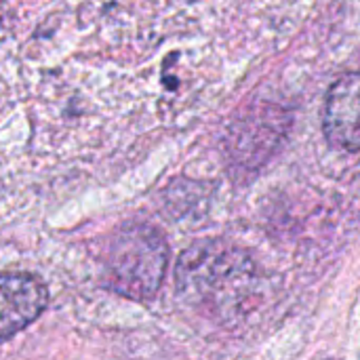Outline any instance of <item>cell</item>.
<instances>
[{"label":"cell","instance_id":"cell-1","mask_svg":"<svg viewBox=\"0 0 360 360\" xmlns=\"http://www.w3.org/2000/svg\"><path fill=\"white\" fill-rule=\"evenodd\" d=\"M169 249L162 234L150 226L122 230L108 257L110 285L127 297L150 300L162 285Z\"/></svg>","mask_w":360,"mask_h":360},{"label":"cell","instance_id":"cell-2","mask_svg":"<svg viewBox=\"0 0 360 360\" xmlns=\"http://www.w3.org/2000/svg\"><path fill=\"white\" fill-rule=\"evenodd\" d=\"M323 131L338 150L360 152V74H346L329 89Z\"/></svg>","mask_w":360,"mask_h":360},{"label":"cell","instance_id":"cell-3","mask_svg":"<svg viewBox=\"0 0 360 360\" xmlns=\"http://www.w3.org/2000/svg\"><path fill=\"white\" fill-rule=\"evenodd\" d=\"M49 291L30 274H0V344L25 329L46 308Z\"/></svg>","mask_w":360,"mask_h":360}]
</instances>
